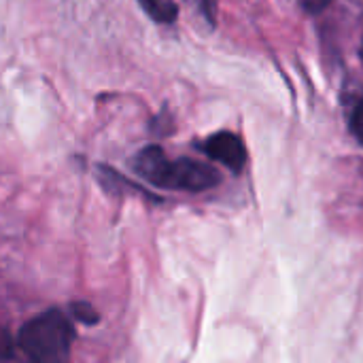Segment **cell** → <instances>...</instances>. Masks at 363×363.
Listing matches in <instances>:
<instances>
[{
	"mask_svg": "<svg viewBox=\"0 0 363 363\" xmlns=\"http://www.w3.org/2000/svg\"><path fill=\"white\" fill-rule=\"evenodd\" d=\"M351 132L353 136L357 138V143L363 145V98L362 102L357 104V108L353 111V117H351Z\"/></svg>",
	"mask_w": 363,
	"mask_h": 363,
	"instance_id": "obj_7",
	"label": "cell"
},
{
	"mask_svg": "<svg viewBox=\"0 0 363 363\" xmlns=\"http://www.w3.org/2000/svg\"><path fill=\"white\" fill-rule=\"evenodd\" d=\"M19 347L32 363H68L74 330L66 315L47 311L19 330Z\"/></svg>",
	"mask_w": 363,
	"mask_h": 363,
	"instance_id": "obj_2",
	"label": "cell"
},
{
	"mask_svg": "<svg viewBox=\"0 0 363 363\" xmlns=\"http://www.w3.org/2000/svg\"><path fill=\"white\" fill-rule=\"evenodd\" d=\"M138 177L147 183L164 189H179V191H206L221 181V174L202 162L181 157L168 160L164 149L157 145L145 147L132 162Z\"/></svg>",
	"mask_w": 363,
	"mask_h": 363,
	"instance_id": "obj_1",
	"label": "cell"
},
{
	"mask_svg": "<svg viewBox=\"0 0 363 363\" xmlns=\"http://www.w3.org/2000/svg\"><path fill=\"white\" fill-rule=\"evenodd\" d=\"M362 60H363V40H362Z\"/></svg>",
	"mask_w": 363,
	"mask_h": 363,
	"instance_id": "obj_10",
	"label": "cell"
},
{
	"mask_svg": "<svg viewBox=\"0 0 363 363\" xmlns=\"http://www.w3.org/2000/svg\"><path fill=\"white\" fill-rule=\"evenodd\" d=\"M202 151L211 160L223 164L234 174H238L247 162V149H245L242 140L232 132H217V134L208 136L206 143L202 145Z\"/></svg>",
	"mask_w": 363,
	"mask_h": 363,
	"instance_id": "obj_3",
	"label": "cell"
},
{
	"mask_svg": "<svg viewBox=\"0 0 363 363\" xmlns=\"http://www.w3.org/2000/svg\"><path fill=\"white\" fill-rule=\"evenodd\" d=\"M198 4H200L202 13L206 15V19L215 21V17H217V0H198Z\"/></svg>",
	"mask_w": 363,
	"mask_h": 363,
	"instance_id": "obj_9",
	"label": "cell"
},
{
	"mask_svg": "<svg viewBox=\"0 0 363 363\" xmlns=\"http://www.w3.org/2000/svg\"><path fill=\"white\" fill-rule=\"evenodd\" d=\"M15 355V340L6 328H0V362H11Z\"/></svg>",
	"mask_w": 363,
	"mask_h": 363,
	"instance_id": "obj_6",
	"label": "cell"
},
{
	"mask_svg": "<svg viewBox=\"0 0 363 363\" xmlns=\"http://www.w3.org/2000/svg\"><path fill=\"white\" fill-rule=\"evenodd\" d=\"M330 2H332V0H300V4L304 6V11H306V13H313V15L325 11V9L330 6Z\"/></svg>",
	"mask_w": 363,
	"mask_h": 363,
	"instance_id": "obj_8",
	"label": "cell"
},
{
	"mask_svg": "<svg viewBox=\"0 0 363 363\" xmlns=\"http://www.w3.org/2000/svg\"><path fill=\"white\" fill-rule=\"evenodd\" d=\"M138 4L157 23H172L179 13L177 0H138Z\"/></svg>",
	"mask_w": 363,
	"mask_h": 363,
	"instance_id": "obj_4",
	"label": "cell"
},
{
	"mask_svg": "<svg viewBox=\"0 0 363 363\" xmlns=\"http://www.w3.org/2000/svg\"><path fill=\"white\" fill-rule=\"evenodd\" d=\"M70 311H72V315H74V319H79L83 325H96L98 321H100V315L91 308V304H87V302H74L72 306H70Z\"/></svg>",
	"mask_w": 363,
	"mask_h": 363,
	"instance_id": "obj_5",
	"label": "cell"
}]
</instances>
